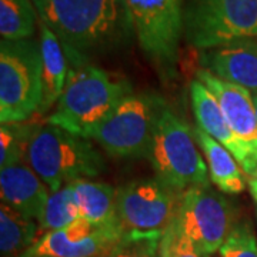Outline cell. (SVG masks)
<instances>
[{
  "instance_id": "14",
  "label": "cell",
  "mask_w": 257,
  "mask_h": 257,
  "mask_svg": "<svg viewBox=\"0 0 257 257\" xmlns=\"http://www.w3.org/2000/svg\"><path fill=\"white\" fill-rule=\"evenodd\" d=\"M49 190L26 159L0 169L2 203L29 219H40L50 196Z\"/></svg>"
},
{
  "instance_id": "28",
  "label": "cell",
  "mask_w": 257,
  "mask_h": 257,
  "mask_svg": "<svg viewBox=\"0 0 257 257\" xmlns=\"http://www.w3.org/2000/svg\"><path fill=\"white\" fill-rule=\"evenodd\" d=\"M250 176H251L253 179H256V180H257V169H256V170H254V172H253V173H251V175H250Z\"/></svg>"
},
{
  "instance_id": "7",
  "label": "cell",
  "mask_w": 257,
  "mask_h": 257,
  "mask_svg": "<svg viewBox=\"0 0 257 257\" xmlns=\"http://www.w3.org/2000/svg\"><path fill=\"white\" fill-rule=\"evenodd\" d=\"M184 37L202 50L257 37V0H184Z\"/></svg>"
},
{
  "instance_id": "24",
  "label": "cell",
  "mask_w": 257,
  "mask_h": 257,
  "mask_svg": "<svg viewBox=\"0 0 257 257\" xmlns=\"http://www.w3.org/2000/svg\"><path fill=\"white\" fill-rule=\"evenodd\" d=\"M221 257H257V239L247 224L234 226L219 250Z\"/></svg>"
},
{
  "instance_id": "17",
  "label": "cell",
  "mask_w": 257,
  "mask_h": 257,
  "mask_svg": "<svg viewBox=\"0 0 257 257\" xmlns=\"http://www.w3.org/2000/svg\"><path fill=\"white\" fill-rule=\"evenodd\" d=\"M193 133L206 159L211 183L223 193L237 194L243 192L246 189V180L236 157L199 127L193 128Z\"/></svg>"
},
{
  "instance_id": "15",
  "label": "cell",
  "mask_w": 257,
  "mask_h": 257,
  "mask_svg": "<svg viewBox=\"0 0 257 257\" xmlns=\"http://www.w3.org/2000/svg\"><path fill=\"white\" fill-rule=\"evenodd\" d=\"M190 99L197 127L226 147L236 157L243 172L248 173V160L244 149L234 136L233 130L230 128L219 101L197 79L190 83Z\"/></svg>"
},
{
  "instance_id": "25",
  "label": "cell",
  "mask_w": 257,
  "mask_h": 257,
  "mask_svg": "<svg viewBox=\"0 0 257 257\" xmlns=\"http://www.w3.org/2000/svg\"><path fill=\"white\" fill-rule=\"evenodd\" d=\"M160 254L162 257H209L179 230L176 223L162 237Z\"/></svg>"
},
{
  "instance_id": "27",
  "label": "cell",
  "mask_w": 257,
  "mask_h": 257,
  "mask_svg": "<svg viewBox=\"0 0 257 257\" xmlns=\"http://www.w3.org/2000/svg\"><path fill=\"white\" fill-rule=\"evenodd\" d=\"M253 101H254V109H256V117H257V93H253Z\"/></svg>"
},
{
  "instance_id": "19",
  "label": "cell",
  "mask_w": 257,
  "mask_h": 257,
  "mask_svg": "<svg viewBox=\"0 0 257 257\" xmlns=\"http://www.w3.org/2000/svg\"><path fill=\"white\" fill-rule=\"evenodd\" d=\"M37 224L10 206H0V251L3 257H13L28 251L37 241Z\"/></svg>"
},
{
  "instance_id": "26",
  "label": "cell",
  "mask_w": 257,
  "mask_h": 257,
  "mask_svg": "<svg viewBox=\"0 0 257 257\" xmlns=\"http://www.w3.org/2000/svg\"><path fill=\"white\" fill-rule=\"evenodd\" d=\"M248 189H250V193H251V196H253L254 202L257 203V180L256 179L250 177V180H248Z\"/></svg>"
},
{
  "instance_id": "5",
  "label": "cell",
  "mask_w": 257,
  "mask_h": 257,
  "mask_svg": "<svg viewBox=\"0 0 257 257\" xmlns=\"http://www.w3.org/2000/svg\"><path fill=\"white\" fill-rule=\"evenodd\" d=\"M43 100L40 43L0 42V121L23 123L39 113Z\"/></svg>"
},
{
  "instance_id": "13",
  "label": "cell",
  "mask_w": 257,
  "mask_h": 257,
  "mask_svg": "<svg viewBox=\"0 0 257 257\" xmlns=\"http://www.w3.org/2000/svg\"><path fill=\"white\" fill-rule=\"evenodd\" d=\"M200 63L221 80L257 93V37L202 50Z\"/></svg>"
},
{
  "instance_id": "22",
  "label": "cell",
  "mask_w": 257,
  "mask_h": 257,
  "mask_svg": "<svg viewBox=\"0 0 257 257\" xmlns=\"http://www.w3.org/2000/svg\"><path fill=\"white\" fill-rule=\"evenodd\" d=\"M36 126L33 124H2L0 128V169L26 159L29 143Z\"/></svg>"
},
{
  "instance_id": "16",
  "label": "cell",
  "mask_w": 257,
  "mask_h": 257,
  "mask_svg": "<svg viewBox=\"0 0 257 257\" xmlns=\"http://www.w3.org/2000/svg\"><path fill=\"white\" fill-rule=\"evenodd\" d=\"M40 30V55H42V73H43V100L39 113L43 114L56 104L67 82L69 62L64 49L55 33L39 19Z\"/></svg>"
},
{
  "instance_id": "21",
  "label": "cell",
  "mask_w": 257,
  "mask_h": 257,
  "mask_svg": "<svg viewBox=\"0 0 257 257\" xmlns=\"http://www.w3.org/2000/svg\"><path fill=\"white\" fill-rule=\"evenodd\" d=\"M80 219V207L77 194L72 183L63 186L60 190L50 193L46 207L39 219V227L42 231H56L64 229L73 221Z\"/></svg>"
},
{
  "instance_id": "8",
  "label": "cell",
  "mask_w": 257,
  "mask_h": 257,
  "mask_svg": "<svg viewBox=\"0 0 257 257\" xmlns=\"http://www.w3.org/2000/svg\"><path fill=\"white\" fill-rule=\"evenodd\" d=\"M166 104L152 94H128L93 133L92 139L113 157L147 156Z\"/></svg>"
},
{
  "instance_id": "6",
  "label": "cell",
  "mask_w": 257,
  "mask_h": 257,
  "mask_svg": "<svg viewBox=\"0 0 257 257\" xmlns=\"http://www.w3.org/2000/svg\"><path fill=\"white\" fill-rule=\"evenodd\" d=\"M133 35L165 79L176 76L184 35V0H123Z\"/></svg>"
},
{
  "instance_id": "20",
  "label": "cell",
  "mask_w": 257,
  "mask_h": 257,
  "mask_svg": "<svg viewBox=\"0 0 257 257\" xmlns=\"http://www.w3.org/2000/svg\"><path fill=\"white\" fill-rule=\"evenodd\" d=\"M37 10L33 0H0L2 40H28L36 32Z\"/></svg>"
},
{
  "instance_id": "9",
  "label": "cell",
  "mask_w": 257,
  "mask_h": 257,
  "mask_svg": "<svg viewBox=\"0 0 257 257\" xmlns=\"http://www.w3.org/2000/svg\"><path fill=\"white\" fill-rule=\"evenodd\" d=\"M183 193L160 179H143L117 189V217L124 234L165 236L177 220Z\"/></svg>"
},
{
  "instance_id": "1",
  "label": "cell",
  "mask_w": 257,
  "mask_h": 257,
  "mask_svg": "<svg viewBox=\"0 0 257 257\" xmlns=\"http://www.w3.org/2000/svg\"><path fill=\"white\" fill-rule=\"evenodd\" d=\"M39 19L60 40L69 67L121 46L133 35L123 0H33Z\"/></svg>"
},
{
  "instance_id": "3",
  "label": "cell",
  "mask_w": 257,
  "mask_h": 257,
  "mask_svg": "<svg viewBox=\"0 0 257 257\" xmlns=\"http://www.w3.org/2000/svg\"><path fill=\"white\" fill-rule=\"evenodd\" d=\"M26 162L47 184L50 193L79 179H92L101 173L104 160L90 140L74 136L63 128L36 126Z\"/></svg>"
},
{
  "instance_id": "11",
  "label": "cell",
  "mask_w": 257,
  "mask_h": 257,
  "mask_svg": "<svg viewBox=\"0 0 257 257\" xmlns=\"http://www.w3.org/2000/svg\"><path fill=\"white\" fill-rule=\"evenodd\" d=\"M123 237L120 224L93 226L77 219L64 229L45 233L22 257H109Z\"/></svg>"
},
{
  "instance_id": "23",
  "label": "cell",
  "mask_w": 257,
  "mask_h": 257,
  "mask_svg": "<svg viewBox=\"0 0 257 257\" xmlns=\"http://www.w3.org/2000/svg\"><path fill=\"white\" fill-rule=\"evenodd\" d=\"M159 234H124L109 257H162Z\"/></svg>"
},
{
  "instance_id": "12",
  "label": "cell",
  "mask_w": 257,
  "mask_h": 257,
  "mask_svg": "<svg viewBox=\"0 0 257 257\" xmlns=\"http://www.w3.org/2000/svg\"><path fill=\"white\" fill-rule=\"evenodd\" d=\"M197 80L219 101L230 128L247 155V175H251L257 169V117L253 93L241 86L221 80L206 69L197 70Z\"/></svg>"
},
{
  "instance_id": "10",
  "label": "cell",
  "mask_w": 257,
  "mask_h": 257,
  "mask_svg": "<svg viewBox=\"0 0 257 257\" xmlns=\"http://www.w3.org/2000/svg\"><path fill=\"white\" fill-rule=\"evenodd\" d=\"M176 224L207 256L219 251L234 229L230 203L210 184L183 192Z\"/></svg>"
},
{
  "instance_id": "18",
  "label": "cell",
  "mask_w": 257,
  "mask_h": 257,
  "mask_svg": "<svg viewBox=\"0 0 257 257\" xmlns=\"http://www.w3.org/2000/svg\"><path fill=\"white\" fill-rule=\"evenodd\" d=\"M77 194L80 219L93 226L120 224L117 217V189L107 183L79 179L72 182Z\"/></svg>"
},
{
  "instance_id": "2",
  "label": "cell",
  "mask_w": 257,
  "mask_h": 257,
  "mask_svg": "<svg viewBox=\"0 0 257 257\" xmlns=\"http://www.w3.org/2000/svg\"><path fill=\"white\" fill-rule=\"evenodd\" d=\"M127 82L111 77L90 63L69 67L64 90L46 123L72 133L92 139L120 101L132 94Z\"/></svg>"
},
{
  "instance_id": "4",
  "label": "cell",
  "mask_w": 257,
  "mask_h": 257,
  "mask_svg": "<svg viewBox=\"0 0 257 257\" xmlns=\"http://www.w3.org/2000/svg\"><path fill=\"white\" fill-rule=\"evenodd\" d=\"M156 177L177 192L192 186H206L210 180L193 127L167 106L162 110L147 156Z\"/></svg>"
}]
</instances>
